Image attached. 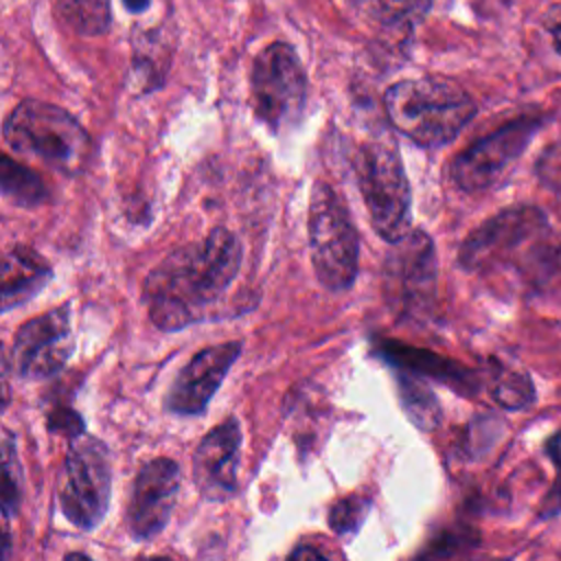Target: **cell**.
<instances>
[{"mask_svg":"<svg viewBox=\"0 0 561 561\" xmlns=\"http://www.w3.org/2000/svg\"><path fill=\"white\" fill-rule=\"evenodd\" d=\"M241 243L228 228H215L197 243L164 256L145 278L142 302L160 331H180L202 320L241 267Z\"/></svg>","mask_w":561,"mask_h":561,"instance_id":"6da1fadb","label":"cell"},{"mask_svg":"<svg viewBox=\"0 0 561 561\" xmlns=\"http://www.w3.org/2000/svg\"><path fill=\"white\" fill-rule=\"evenodd\" d=\"M546 215L535 206H513L480 224L460 245L458 263L469 272L517 265L533 280L561 272L554 237H546Z\"/></svg>","mask_w":561,"mask_h":561,"instance_id":"7a4b0ae2","label":"cell"},{"mask_svg":"<svg viewBox=\"0 0 561 561\" xmlns=\"http://www.w3.org/2000/svg\"><path fill=\"white\" fill-rule=\"evenodd\" d=\"M390 125L421 147L454 140L476 116L473 99L443 77H414L392 83L383 94Z\"/></svg>","mask_w":561,"mask_h":561,"instance_id":"3957f363","label":"cell"},{"mask_svg":"<svg viewBox=\"0 0 561 561\" xmlns=\"http://www.w3.org/2000/svg\"><path fill=\"white\" fill-rule=\"evenodd\" d=\"M2 136L9 149L44 164L77 173L90 158V136L81 123L59 105L24 99L4 118Z\"/></svg>","mask_w":561,"mask_h":561,"instance_id":"277c9868","label":"cell"},{"mask_svg":"<svg viewBox=\"0 0 561 561\" xmlns=\"http://www.w3.org/2000/svg\"><path fill=\"white\" fill-rule=\"evenodd\" d=\"M353 169L373 230L388 243L401 241L412 230V193L394 140L377 136L364 142Z\"/></svg>","mask_w":561,"mask_h":561,"instance_id":"5b68a950","label":"cell"},{"mask_svg":"<svg viewBox=\"0 0 561 561\" xmlns=\"http://www.w3.org/2000/svg\"><path fill=\"white\" fill-rule=\"evenodd\" d=\"M309 252L316 278L329 291H344L355 283L359 261V239L340 195L316 182L307 213Z\"/></svg>","mask_w":561,"mask_h":561,"instance_id":"8992f818","label":"cell"},{"mask_svg":"<svg viewBox=\"0 0 561 561\" xmlns=\"http://www.w3.org/2000/svg\"><path fill=\"white\" fill-rule=\"evenodd\" d=\"M307 75L294 46L272 42L256 55L250 72L252 107L272 134H283L298 125L307 103Z\"/></svg>","mask_w":561,"mask_h":561,"instance_id":"52a82bcc","label":"cell"},{"mask_svg":"<svg viewBox=\"0 0 561 561\" xmlns=\"http://www.w3.org/2000/svg\"><path fill=\"white\" fill-rule=\"evenodd\" d=\"M110 495L112 465L107 447L94 436H75L57 486L64 517L81 530H92L103 522Z\"/></svg>","mask_w":561,"mask_h":561,"instance_id":"ba28073f","label":"cell"},{"mask_svg":"<svg viewBox=\"0 0 561 561\" xmlns=\"http://www.w3.org/2000/svg\"><path fill=\"white\" fill-rule=\"evenodd\" d=\"M537 127L539 121L535 116H522L482 136L451 160V182L465 193H480L495 186L524 153Z\"/></svg>","mask_w":561,"mask_h":561,"instance_id":"9c48e42d","label":"cell"},{"mask_svg":"<svg viewBox=\"0 0 561 561\" xmlns=\"http://www.w3.org/2000/svg\"><path fill=\"white\" fill-rule=\"evenodd\" d=\"M383 261V289L390 305L405 316L421 313L436 291V252L427 232L410 230Z\"/></svg>","mask_w":561,"mask_h":561,"instance_id":"30bf717a","label":"cell"},{"mask_svg":"<svg viewBox=\"0 0 561 561\" xmlns=\"http://www.w3.org/2000/svg\"><path fill=\"white\" fill-rule=\"evenodd\" d=\"M72 353L70 305H59L26 320L11 346V362L24 379H46L57 375Z\"/></svg>","mask_w":561,"mask_h":561,"instance_id":"8fae6325","label":"cell"},{"mask_svg":"<svg viewBox=\"0 0 561 561\" xmlns=\"http://www.w3.org/2000/svg\"><path fill=\"white\" fill-rule=\"evenodd\" d=\"M180 491V465L171 458H153L136 473L129 504L127 533L136 541H149L160 535L171 517Z\"/></svg>","mask_w":561,"mask_h":561,"instance_id":"7c38bea8","label":"cell"},{"mask_svg":"<svg viewBox=\"0 0 561 561\" xmlns=\"http://www.w3.org/2000/svg\"><path fill=\"white\" fill-rule=\"evenodd\" d=\"M241 348L243 344L234 340L206 346L195 353L173 379L164 399V408L180 416L202 414L241 355Z\"/></svg>","mask_w":561,"mask_h":561,"instance_id":"4fadbf2b","label":"cell"},{"mask_svg":"<svg viewBox=\"0 0 561 561\" xmlns=\"http://www.w3.org/2000/svg\"><path fill=\"white\" fill-rule=\"evenodd\" d=\"M239 449L241 427L237 419H226L199 440L193 454V480L208 502H224L234 493Z\"/></svg>","mask_w":561,"mask_h":561,"instance_id":"5bb4252c","label":"cell"},{"mask_svg":"<svg viewBox=\"0 0 561 561\" xmlns=\"http://www.w3.org/2000/svg\"><path fill=\"white\" fill-rule=\"evenodd\" d=\"M375 351L379 357H383V362H388L397 370H405L423 379H436L460 394L469 397L476 394L480 388L476 373H471L456 359H449L434 351L401 344L397 340H377Z\"/></svg>","mask_w":561,"mask_h":561,"instance_id":"9a60e30c","label":"cell"},{"mask_svg":"<svg viewBox=\"0 0 561 561\" xmlns=\"http://www.w3.org/2000/svg\"><path fill=\"white\" fill-rule=\"evenodd\" d=\"M53 276L50 265L31 248L13 245L2 261V309L31 300Z\"/></svg>","mask_w":561,"mask_h":561,"instance_id":"2e32d148","label":"cell"},{"mask_svg":"<svg viewBox=\"0 0 561 561\" xmlns=\"http://www.w3.org/2000/svg\"><path fill=\"white\" fill-rule=\"evenodd\" d=\"M432 0H353L355 11L383 31H410L427 13Z\"/></svg>","mask_w":561,"mask_h":561,"instance_id":"e0dca14e","label":"cell"},{"mask_svg":"<svg viewBox=\"0 0 561 561\" xmlns=\"http://www.w3.org/2000/svg\"><path fill=\"white\" fill-rule=\"evenodd\" d=\"M397 386L403 412L419 430H434L440 423V403L436 401L423 377L397 370Z\"/></svg>","mask_w":561,"mask_h":561,"instance_id":"ac0fdd59","label":"cell"},{"mask_svg":"<svg viewBox=\"0 0 561 561\" xmlns=\"http://www.w3.org/2000/svg\"><path fill=\"white\" fill-rule=\"evenodd\" d=\"M0 186L2 195L18 206L33 208L48 199V188L44 180L22 162L11 156H2L0 160Z\"/></svg>","mask_w":561,"mask_h":561,"instance_id":"d6986e66","label":"cell"},{"mask_svg":"<svg viewBox=\"0 0 561 561\" xmlns=\"http://www.w3.org/2000/svg\"><path fill=\"white\" fill-rule=\"evenodd\" d=\"M489 390L493 401L504 410H524L535 401V386L528 375L491 362Z\"/></svg>","mask_w":561,"mask_h":561,"instance_id":"ffe728a7","label":"cell"},{"mask_svg":"<svg viewBox=\"0 0 561 561\" xmlns=\"http://www.w3.org/2000/svg\"><path fill=\"white\" fill-rule=\"evenodd\" d=\"M59 15L79 35H103L110 28V0H55Z\"/></svg>","mask_w":561,"mask_h":561,"instance_id":"44dd1931","label":"cell"},{"mask_svg":"<svg viewBox=\"0 0 561 561\" xmlns=\"http://www.w3.org/2000/svg\"><path fill=\"white\" fill-rule=\"evenodd\" d=\"M2 482H4L2 484V519L7 526L9 519L20 508L22 486H24L22 467H20V458L15 451V438H13L11 430L2 432Z\"/></svg>","mask_w":561,"mask_h":561,"instance_id":"7402d4cb","label":"cell"},{"mask_svg":"<svg viewBox=\"0 0 561 561\" xmlns=\"http://www.w3.org/2000/svg\"><path fill=\"white\" fill-rule=\"evenodd\" d=\"M368 508H370V502L359 497V495L344 497V500H340L331 506L329 526L337 535H355L362 528Z\"/></svg>","mask_w":561,"mask_h":561,"instance_id":"603a6c76","label":"cell"},{"mask_svg":"<svg viewBox=\"0 0 561 561\" xmlns=\"http://www.w3.org/2000/svg\"><path fill=\"white\" fill-rule=\"evenodd\" d=\"M478 543V537L476 533L471 530H447V533H440L421 554L416 561H438V559H445L458 550H467L471 546Z\"/></svg>","mask_w":561,"mask_h":561,"instance_id":"cb8c5ba5","label":"cell"},{"mask_svg":"<svg viewBox=\"0 0 561 561\" xmlns=\"http://www.w3.org/2000/svg\"><path fill=\"white\" fill-rule=\"evenodd\" d=\"M546 456L554 465V480L541 502V517H554L561 511V430L546 440Z\"/></svg>","mask_w":561,"mask_h":561,"instance_id":"d4e9b609","label":"cell"},{"mask_svg":"<svg viewBox=\"0 0 561 561\" xmlns=\"http://www.w3.org/2000/svg\"><path fill=\"white\" fill-rule=\"evenodd\" d=\"M285 561H329L320 550L311 548V546H296Z\"/></svg>","mask_w":561,"mask_h":561,"instance_id":"484cf974","label":"cell"},{"mask_svg":"<svg viewBox=\"0 0 561 561\" xmlns=\"http://www.w3.org/2000/svg\"><path fill=\"white\" fill-rule=\"evenodd\" d=\"M149 4H151V0H123V7L129 13H142L149 9Z\"/></svg>","mask_w":561,"mask_h":561,"instance_id":"4316f807","label":"cell"},{"mask_svg":"<svg viewBox=\"0 0 561 561\" xmlns=\"http://www.w3.org/2000/svg\"><path fill=\"white\" fill-rule=\"evenodd\" d=\"M552 46H554V50L561 55V22L552 28Z\"/></svg>","mask_w":561,"mask_h":561,"instance_id":"83f0119b","label":"cell"},{"mask_svg":"<svg viewBox=\"0 0 561 561\" xmlns=\"http://www.w3.org/2000/svg\"><path fill=\"white\" fill-rule=\"evenodd\" d=\"M64 561H92V559L88 554H83V552H70V554L64 557Z\"/></svg>","mask_w":561,"mask_h":561,"instance_id":"f1b7e54d","label":"cell"},{"mask_svg":"<svg viewBox=\"0 0 561 561\" xmlns=\"http://www.w3.org/2000/svg\"><path fill=\"white\" fill-rule=\"evenodd\" d=\"M557 256H559V265H561V234H557Z\"/></svg>","mask_w":561,"mask_h":561,"instance_id":"f546056e","label":"cell"},{"mask_svg":"<svg viewBox=\"0 0 561 561\" xmlns=\"http://www.w3.org/2000/svg\"><path fill=\"white\" fill-rule=\"evenodd\" d=\"M142 561H171L167 557H149V559H142Z\"/></svg>","mask_w":561,"mask_h":561,"instance_id":"4dcf8cb0","label":"cell"},{"mask_svg":"<svg viewBox=\"0 0 561 561\" xmlns=\"http://www.w3.org/2000/svg\"><path fill=\"white\" fill-rule=\"evenodd\" d=\"M493 561H502V559H493Z\"/></svg>","mask_w":561,"mask_h":561,"instance_id":"1f68e13d","label":"cell"}]
</instances>
